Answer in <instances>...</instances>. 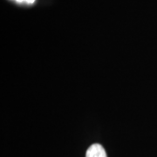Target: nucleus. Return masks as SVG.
<instances>
[{
  "instance_id": "obj_1",
  "label": "nucleus",
  "mask_w": 157,
  "mask_h": 157,
  "mask_svg": "<svg viewBox=\"0 0 157 157\" xmlns=\"http://www.w3.org/2000/svg\"><path fill=\"white\" fill-rule=\"evenodd\" d=\"M86 157H107L104 147L101 144H93L87 149Z\"/></svg>"
},
{
  "instance_id": "obj_2",
  "label": "nucleus",
  "mask_w": 157,
  "mask_h": 157,
  "mask_svg": "<svg viewBox=\"0 0 157 157\" xmlns=\"http://www.w3.org/2000/svg\"><path fill=\"white\" fill-rule=\"evenodd\" d=\"M17 3H26V4H33L35 0H16Z\"/></svg>"
}]
</instances>
